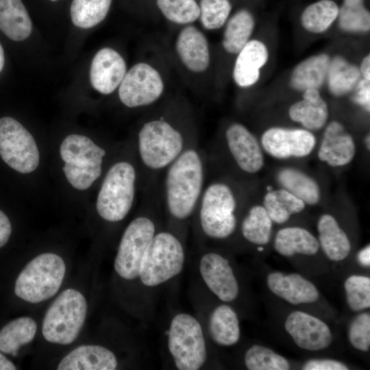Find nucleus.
<instances>
[{
	"instance_id": "13",
	"label": "nucleus",
	"mask_w": 370,
	"mask_h": 370,
	"mask_svg": "<svg viewBox=\"0 0 370 370\" xmlns=\"http://www.w3.org/2000/svg\"><path fill=\"white\" fill-rule=\"evenodd\" d=\"M284 329L293 343L306 351H323L334 341V334L326 322L301 310H293L286 315Z\"/></svg>"
},
{
	"instance_id": "16",
	"label": "nucleus",
	"mask_w": 370,
	"mask_h": 370,
	"mask_svg": "<svg viewBox=\"0 0 370 370\" xmlns=\"http://www.w3.org/2000/svg\"><path fill=\"white\" fill-rule=\"evenodd\" d=\"M261 143L271 156L285 159L309 155L315 146L316 139L307 130L274 127L264 132Z\"/></svg>"
},
{
	"instance_id": "36",
	"label": "nucleus",
	"mask_w": 370,
	"mask_h": 370,
	"mask_svg": "<svg viewBox=\"0 0 370 370\" xmlns=\"http://www.w3.org/2000/svg\"><path fill=\"white\" fill-rule=\"evenodd\" d=\"M112 0H73L71 17L73 23L80 28L92 27L106 16Z\"/></svg>"
},
{
	"instance_id": "35",
	"label": "nucleus",
	"mask_w": 370,
	"mask_h": 370,
	"mask_svg": "<svg viewBox=\"0 0 370 370\" xmlns=\"http://www.w3.org/2000/svg\"><path fill=\"white\" fill-rule=\"evenodd\" d=\"M339 8L332 0H320L308 5L302 12V26L312 33L326 31L337 18Z\"/></svg>"
},
{
	"instance_id": "5",
	"label": "nucleus",
	"mask_w": 370,
	"mask_h": 370,
	"mask_svg": "<svg viewBox=\"0 0 370 370\" xmlns=\"http://www.w3.org/2000/svg\"><path fill=\"white\" fill-rule=\"evenodd\" d=\"M158 230L156 219L149 212L136 217L125 227L113 262L114 278L119 289L139 284V269L143 256Z\"/></svg>"
},
{
	"instance_id": "20",
	"label": "nucleus",
	"mask_w": 370,
	"mask_h": 370,
	"mask_svg": "<svg viewBox=\"0 0 370 370\" xmlns=\"http://www.w3.org/2000/svg\"><path fill=\"white\" fill-rule=\"evenodd\" d=\"M356 153L352 136L337 121L326 127L318 152L319 158L331 166H341L349 163Z\"/></svg>"
},
{
	"instance_id": "40",
	"label": "nucleus",
	"mask_w": 370,
	"mask_h": 370,
	"mask_svg": "<svg viewBox=\"0 0 370 370\" xmlns=\"http://www.w3.org/2000/svg\"><path fill=\"white\" fill-rule=\"evenodd\" d=\"M157 5L164 16L175 23H193L200 14L195 0H157Z\"/></svg>"
},
{
	"instance_id": "11",
	"label": "nucleus",
	"mask_w": 370,
	"mask_h": 370,
	"mask_svg": "<svg viewBox=\"0 0 370 370\" xmlns=\"http://www.w3.org/2000/svg\"><path fill=\"white\" fill-rule=\"evenodd\" d=\"M0 156L12 169L21 173L36 169L40 154L32 134L16 120L0 119Z\"/></svg>"
},
{
	"instance_id": "24",
	"label": "nucleus",
	"mask_w": 370,
	"mask_h": 370,
	"mask_svg": "<svg viewBox=\"0 0 370 370\" xmlns=\"http://www.w3.org/2000/svg\"><path fill=\"white\" fill-rule=\"evenodd\" d=\"M273 247L285 258L314 256L321 249L318 238L308 230L298 226L280 230L275 234Z\"/></svg>"
},
{
	"instance_id": "34",
	"label": "nucleus",
	"mask_w": 370,
	"mask_h": 370,
	"mask_svg": "<svg viewBox=\"0 0 370 370\" xmlns=\"http://www.w3.org/2000/svg\"><path fill=\"white\" fill-rule=\"evenodd\" d=\"M254 27V19L247 10H241L227 21L223 47L230 53H238L248 42Z\"/></svg>"
},
{
	"instance_id": "39",
	"label": "nucleus",
	"mask_w": 370,
	"mask_h": 370,
	"mask_svg": "<svg viewBox=\"0 0 370 370\" xmlns=\"http://www.w3.org/2000/svg\"><path fill=\"white\" fill-rule=\"evenodd\" d=\"M346 303L354 312L370 308V278L362 274L349 275L343 282Z\"/></svg>"
},
{
	"instance_id": "30",
	"label": "nucleus",
	"mask_w": 370,
	"mask_h": 370,
	"mask_svg": "<svg viewBox=\"0 0 370 370\" xmlns=\"http://www.w3.org/2000/svg\"><path fill=\"white\" fill-rule=\"evenodd\" d=\"M273 223L283 224L293 214L304 210L306 204L285 189L269 190L264 196L263 206Z\"/></svg>"
},
{
	"instance_id": "41",
	"label": "nucleus",
	"mask_w": 370,
	"mask_h": 370,
	"mask_svg": "<svg viewBox=\"0 0 370 370\" xmlns=\"http://www.w3.org/2000/svg\"><path fill=\"white\" fill-rule=\"evenodd\" d=\"M200 19L207 29L221 27L226 21L232 10L229 0H201Z\"/></svg>"
},
{
	"instance_id": "49",
	"label": "nucleus",
	"mask_w": 370,
	"mask_h": 370,
	"mask_svg": "<svg viewBox=\"0 0 370 370\" xmlns=\"http://www.w3.org/2000/svg\"><path fill=\"white\" fill-rule=\"evenodd\" d=\"M5 58L3 47L0 43V72L2 71L4 66Z\"/></svg>"
},
{
	"instance_id": "27",
	"label": "nucleus",
	"mask_w": 370,
	"mask_h": 370,
	"mask_svg": "<svg viewBox=\"0 0 370 370\" xmlns=\"http://www.w3.org/2000/svg\"><path fill=\"white\" fill-rule=\"evenodd\" d=\"M290 118L300 123L306 129L317 130L326 123L328 108L317 89L304 91L303 99L293 103L289 108Z\"/></svg>"
},
{
	"instance_id": "2",
	"label": "nucleus",
	"mask_w": 370,
	"mask_h": 370,
	"mask_svg": "<svg viewBox=\"0 0 370 370\" xmlns=\"http://www.w3.org/2000/svg\"><path fill=\"white\" fill-rule=\"evenodd\" d=\"M90 312V296L77 282L65 285L49 302L40 323L42 341L56 348L71 347L79 338Z\"/></svg>"
},
{
	"instance_id": "33",
	"label": "nucleus",
	"mask_w": 370,
	"mask_h": 370,
	"mask_svg": "<svg viewBox=\"0 0 370 370\" xmlns=\"http://www.w3.org/2000/svg\"><path fill=\"white\" fill-rule=\"evenodd\" d=\"M273 230V221L264 208L252 206L241 224L243 237L249 243L262 247L269 243Z\"/></svg>"
},
{
	"instance_id": "26",
	"label": "nucleus",
	"mask_w": 370,
	"mask_h": 370,
	"mask_svg": "<svg viewBox=\"0 0 370 370\" xmlns=\"http://www.w3.org/2000/svg\"><path fill=\"white\" fill-rule=\"evenodd\" d=\"M39 330L40 323L31 316L14 319L0 330V352L17 356L22 347L34 342Z\"/></svg>"
},
{
	"instance_id": "51",
	"label": "nucleus",
	"mask_w": 370,
	"mask_h": 370,
	"mask_svg": "<svg viewBox=\"0 0 370 370\" xmlns=\"http://www.w3.org/2000/svg\"><path fill=\"white\" fill-rule=\"evenodd\" d=\"M50 1H57V0H50Z\"/></svg>"
},
{
	"instance_id": "48",
	"label": "nucleus",
	"mask_w": 370,
	"mask_h": 370,
	"mask_svg": "<svg viewBox=\"0 0 370 370\" xmlns=\"http://www.w3.org/2000/svg\"><path fill=\"white\" fill-rule=\"evenodd\" d=\"M17 369L16 366L3 353L0 352V370H15Z\"/></svg>"
},
{
	"instance_id": "46",
	"label": "nucleus",
	"mask_w": 370,
	"mask_h": 370,
	"mask_svg": "<svg viewBox=\"0 0 370 370\" xmlns=\"http://www.w3.org/2000/svg\"><path fill=\"white\" fill-rule=\"evenodd\" d=\"M356 262L362 268L369 269L370 267V246L368 244L356 254Z\"/></svg>"
},
{
	"instance_id": "45",
	"label": "nucleus",
	"mask_w": 370,
	"mask_h": 370,
	"mask_svg": "<svg viewBox=\"0 0 370 370\" xmlns=\"http://www.w3.org/2000/svg\"><path fill=\"white\" fill-rule=\"evenodd\" d=\"M12 234V225L8 216L0 210V248L4 247Z\"/></svg>"
},
{
	"instance_id": "6",
	"label": "nucleus",
	"mask_w": 370,
	"mask_h": 370,
	"mask_svg": "<svg viewBox=\"0 0 370 370\" xmlns=\"http://www.w3.org/2000/svg\"><path fill=\"white\" fill-rule=\"evenodd\" d=\"M189 145L182 132L162 116L146 122L138 134V156L149 173L165 171Z\"/></svg>"
},
{
	"instance_id": "28",
	"label": "nucleus",
	"mask_w": 370,
	"mask_h": 370,
	"mask_svg": "<svg viewBox=\"0 0 370 370\" xmlns=\"http://www.w3.org/2000/svg\"><path fill=\"white\" fill-rule=\"evenodd\" d=\"M330 62V58L325 53L313 56L303 60L292 72L291 86L300 91L318 90L327 79Z\"/></svg>"
},
{
	"instance_id": "23",
	"label": "nucleus",
	"mask_w": 370,
	"mask_h": 370,
	"mask_svg": "<svg viewBox=\"0 0 370 370\" xmlns=\"http://www.w3.org/2000/svg\"><path fill=\"white\" fill-rule=\"evenodd\" d=\"M177 52L184 64L194 72H203L208 66L210 53L206 38L194 26H187L180 33Z\"/></svg>"
},
{
	"instance_id": "31",
	"label": "nucleus",
	"mask_w": 370,
	"mask_h": 370,
	"mask_svg": "<svg viewBox=\"0 0 370 370\" xmlns=\"http://www.w3.org/2000/svg\"><path fill=\"white\" fill-rule=\"evenodd\" d=\"M280 184L305 204L314 205L320 199V190L317 183L302 171L285 168L278 174Z\"/></svg>"
},
{
	"instance_id": "50",
	"label": "nucleus",
	"mask_w": 370,
	"mask_h": 370,
	"mask_svg": "<svg viewBox=\"0 0 370 370\" xmlns=\"http://www.w3.org/2000/svg\"><path fill=\"white\" fill-rule=\"evenodd\" d=\"M366 144H367V147L368 148V149L369 150V136L368 135L367 139H366Z\"/></svg>"
},
{
	"instance_id": "15",
	"label": "nucleus",
	"mask_w": 370,
	"mask_h": 370,
	"mask_svg": "<svg viewBox=\"0 0 370 370\" xmlns=\"http://www.w3.org/2000/svg\"><path fill=\"white\" fill-rule=\"evenodd\" d=\"M117 352L100 343H86L73 346L57 362L58 370H114L121 367Z\"/></svg>"
},
{
	"instance_id": "29",
	"label": "nucleus",
	"mask_w": 370,
	"mask_h": 370,
	"mask_svg": "<svg viewBox=\"0 0 370 370\" xmlns=\"http://www.w3.org/2000/svg\"><path fill=\"white\" fill-rule=\"evenodd\" d=\"M32 23L21 0H0V29L10 39L21 41L30 35Z\"/></svg>"
},
{
	"instance_id": "21",
	"label": "nucleus",
	"mask_w": 370,
	"mask_h": 370,
	"mask_svg": "<svg viewBox=\"0 0 370 370\" xmlns=\"http://www.w3.org/2000/svg\"><path fill=\"white\" fill-rule=\"evenodd\" d=\"M317 228L320 248L329 260L339 263L349 257L352 251L350 239L334 216L322 214Z\"/></svg>"
},
{
	"instance_id": "38",
	"label": "nucleus",
	"mask_w": 370,
	"mask_h": 370,
	"mask_svg": "<svg viewBox=\"0 0 370 370\" xmlns=\"http://www.w3.org/2000/svg\"><path fill=\"white\" fill-rule=\"evenodd\" d=\"M339 27L349 32H366L370 29V14L364 0H344L338 10Z\"/></svg>"
},
{
	"instance_id": "42",
	"label": "nucleus",
	"mask_w": 370,
	"mask_h": 370,
	"mask_svg": "<svg viewBox=\"0 0 370 370\" xmlns=\"http://www.w3.org/2000/svg\"><path fill=\"white\" fill-rule=\"evenodd\" d=\"M351 346L357 351L368 352L370 349V313L362 311L351 320L347 328Z\"/></svg>"
},
{
	"instance_id": "4",
	"label": "nucleus",
	"mask_w": 370,
	"mask_h": 370,
	"mask_svg": "<svg viewBox=\"0 0 370 370\" xmlns=\"http://www.w3.org/2000/svg\"><path fill=\"white\" fill-rule=\"evenodd\" d=\"M186 251L180 237L170 230H159L143 256L138 284L147 288L158 287L182 271Z\"/></svg>"
},
{
	"instance_id": "32",
	"label": "nucleus",
	"mask_w": 370,
	"mask_h": 370,
	"mask_svg": "<svg viewBox=\"0 0 370 370\" xmlns=\"http://www.w3.org/2000/svg\"><path fill=\"white\" fill-rule=\"evenodd\" d=\"M359 68L341 56L330 60L327 79L330 92L336 97L352 91L360 80Z\"/></svg>"
},
{
	"instance_id": "19",
	"label": "nucleus",
	"mask_w": 370,
	"mask_h": 370,
	"mask_svg": "<svg viewBox=\"0 0 370 370\" xmlns=\"http://www.w3.org/2000/svg\"><path fill=\"white\" fill-rule=\"evenodd\" d=\"M126 73V64L121 55L110 48L100 49L90 66L92 86L102 94L112 92L121 84Z\"/></svg>"
},
{
	"instance_id": "47",
	"label": "nucleus",
	"mask_w": 370,
	"mask_h": 370,
	"mask_svg": "<svg viewBox=\"0 0 370 370\" xmlns=\"http://www.w3.org/2000/svg\"><path fill=\"white\" fill-rule=\"evenodd\" d=\"M360 72L363 78L370 80V56L368 54L362 61Z\"/></svg>"
},
{
	"instance_id": "22",
	"label": "nucleus",
	"mask_w": 370,
	"mask_h": 370,
	"mask_svg": "<svg viewBox=\"0 0 370 370\" xmlns=\"http://www.w3.org/2000/svg\"><path fill=\"white\" fill-rule=\"evenodd\" d=\"M207 324L208 335L218 346L231 347L241 339L239 318L229 304L221 302L214 306L210 312Z\"/></svg>"
},
{
	"instance_id": "9",
	"label": "nucleus",
	"mask_w": 370,
	"mask_h": 370,
	"mask_svg": "<svg viewBox=\"0 0 370 370\" xmlns=\"http://www.w3.org/2000/svg\"><path fill=\"white\" fill-rule=\"evenodd\" d=\"M137 173L127 161L114 164L107 172L99 192L96 209L109 223L123 221L130 212L136 196Z\"/></svg>"
},
{
	"instance_id": "25",
	"label": "nucleus",
	"mask_w": 370,
	"mask_h": 370,
	"mask_svg": "<svg viewBox=\"0 0 370 370\" xmlns=\"http://www.w3.org/2000/svg\"><path fill=\"white\" fill-rule=\"evenodd\" d=\"M268 60V50L262 42L252 40L238 52L233 71L235 82L241 87L254 85L259 79L260 69Z\"/></svg>"
},
{
	"instance_id": "18",
	"label": "nucleus",
	"mask_w": 370,
	"mask_h": 370,
	"mask_svg": "<svg viewBox=\"0 0 370 370\" xmlns=\"http://www.w3.org/2000/svg\"><path fill=\"white\" fill-rule=\"evenodd\" d=\"M228 149L237 166L244 172L255 173L264 165L261 147L249 130L238 123L230 125L225 132Z\"/></svg>"
},
{
	"instance_id": "14",
	"label": "nucleus",
	"mask_w": 370,
	"mask_h": 370,
	"mask_svg": "<svg viewBox=\"0 0 370 370\" xmlns=\"http://www.w3.org/2000/svg\"><path fill=\"white\" fill-rule=\"evenodd\" d=\"M164 85L159 73L145 63L133 66L122 79L119 95L129 108L148 106L162 95Z\"/></svg>"
},
{
	"instance_id": "10",
	"label": "nucleus",
	"mask_w": 370,
	"mask_h": 370,
	"mask_svg": "<svg viewBox=\"0 0 370 370\" xmlns=\"http://www.w3.org/2000/svg\"><path fill=\"white\" fill-rule=\"evenodd\" d=\"M60 152L65 162V176L76 189L88 188L100 177L106 152L88 137L79 134L66 136L60 145Z\"/></svg>"
},
{
	"instance_id": "7",
	"label": "nucleus",
	"mask_w": 370,
	"mask_h": 370,
	"mask_svg": "<svg viewBox=\"0 0 370 370\" xmlns=\"http://www.w3.org/2000/svg\"><path fill=\"white\" fill-rule=\"evenodd\" d=\"M236 198L231 187L221 182L204 186L195 214L202 234L213 240H224L236 231Z\"/></svg>"
},
{
	"instance_id": "43",
	"label": "nucleus",
	"mask_w": 370,
	"mask_h": 370,
	"mask_svg": "<svg viewBox=\"0 0 370 370\" xmlns=\"http://www.w3.org/2000/svg\"><path fill=\"white\" fill-rule=\"evenodd\" d=\"M303 370H348L349 367L343 361L332 358H312L303 363Z\"/></svg>"
},
{
	"instance_id": "37",
	"label": "nucleus",
	"mask_w": 370,
	"mask_h": 370,
	"mask_svg": "<svg viewBox=\"0 0 370 370\" xmlns=\"http://www.w3.org/2000/svg\"><path fill=\"white\" fill-rule=\"evenodd\" d=\"M245 367L249 370H288L290 361L269 347L254 344L245 352Z\"/></svg>"
},
{
	"instance_id": "8",
	"label": "nucleus",
	"mask_w": 370,
	"mask_h": 370,
	"mask_svg": "<svg viewBox=\"0 0 370 370\" xmlns=\"http://www.w3.org/2000/svg\"><path fill=\"white\" fill-rule=\"evenodd\" d=\"M167 347L179 370H198L208 360V346L200 321L186 312L175 314L167 330Z\"/></svg>"
},
{
	"instance_id": "44",
	"label": "nucleus",
	"mask_w": 370,
	"mask_h": 370,
	"mask_svg": "<svg viewBox=\"0 0 370 370\" xmlns=\"http://www.w3.org/2000/svg\"><path fill=\"white\" fill-rule=\"evenodd\" d=\"M353 101L369 112L370 108V80L362 78L354 87Z\"/></svg>"
},
{
	"instance_id": "1",
	"label": "nucleus",
	"mask_w": 370,
	"mask_h": 370,
	"mask_svg": "<svg viewBox=\"0 0 370 370\" xmlns=\"http://www.w3.org/2000/svg\"><path fill=\"white\" fill-rule=\"evenodd\" d=\"M205 166L196 145H189L165 169L164 207L176 223L188 221L195 212L204 188Z\"/></svg>"
},
{
	"instance_id": "17",
	"label": "nucleus",
	"mask_w": 370,
	"mask_h": 370,
	"mask_svg": "<svg viewBox=\"0 0 370 370\" xmlns=\"http://www.w3.org/2000/svg\"><path fill=\"white\" fill-rule=\"evenodd\" d=\"M265 281L272 294L293 306L312 304L321 297L317 286L298 273L273 271L267 273Z\"/></svg>"
},
{
	"instance_id": "12",
	"label": "nucleus",
	"mask_w": 370,
	"mask_h": 370,
	"mask_svg": "<svg viewBox=\"0 0 370 370\" xmlns=\"http://www.w3.org/2000/svg\"><path fill=\"white\" fill-rule=\"evenodd\" d=\"M199 275L207 288L221 302H235L241 294L240 281L232 263L215 251L203 253L198 260Z\"/></svg>"
},
{
	"instance_id": "3",
	"label": "nucleus",
	"mask_w": 370,
	"mask_h": 370,
	"mask_svg": "<svg viewBox=\"0 0 370 370\" xmlns=\"http://www.w3.org/2000/svg\"><path fill=\"white\" fill-rule=\"evenodd\" d=\"M71 262L63 256L45 251L31 258L18 273L15 296L30 307L49 303L66 285Z\"/></svg>"
}]
</instances>
